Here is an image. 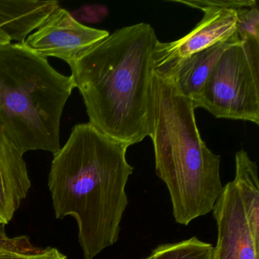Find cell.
<instances>
[{
	"label": "cell",
	"mask_w": 259,
	"mask_h": 259,
	"mask_svg": "<svg viewBox=\"0 0 259 259\" xmlns=\"http://www.w3.org/2000/svg\"><path fill=\"white\" fill-rule=\"evenodd\" d=\"M128 145L91 123L78 124L54 155L49 189L56 216L75 218L84 259H93L117 242L128 205L125 186L133 167Z\"/></svg>",
	"instance_id": "6da1fadb"
},
{
	"label": "cell",
	"mask_w": 259,
	"mask_h": 259,
	"mask_svg": "<svg viewBox=\"0 0 259 259\" xmlns=\"http://www.w3.org/2000/svg\"><path fill=\"white\" fill-rule=\"evenodd\" d=\"M157 41L149 24L124 27L69 64L89 123L128 146L151 134V55Z\"/></svg>",
	"instance_id": "7a4b0ae2"
},
{
	"label": "cell",
	"mask_w": 259,
	"mask_h": 259,
	"mask_svg": "<svg viewBox=\"0 0 259 259\" xmlns=\"http://www.w3.org/2000/svg\"><path fill=\"white\" fill-rule=\"evenodd\" d=\"M152 97L156 174L169 191L176 222L188 226L212 211L222 191L221 157L201 139L193 102L172 75L153 71Z\"/></svg>",
	"instance_id": "3957f363"
},
{
	"label": "cell",
	"mask_w": 259,
	"mask_h": 259,
	"mask_svg": "<svg viewBox=\"0 0 259 259\" xmlns=\"http://www.w3.org/2000/svg\"><path fill=\"white\" fill-rule=\"evenodd\" d=\"M75 88L72 75L25 45H0V125L22 154L60 151V120Z\"/></svg>",
	"instance_id": "277c9868"
},
{
	"label": "cell",
	"mask_w": 259,
	"mask_h": 259,
	"mask_svg": "<svg viewBox=\"0 0 259 259\" xmlns=\"http://www.w3.org/2000/svg\"><path fill=\"white\" fill-rule=\"evenodd\" d=\"M235 162L234 180L223 187L212 209L218 233L213 259H259L257 163L244 150Z\"/></svg>",
	"instance_id": "5b68a950"
},
{
	"label": "cell",
	"mask_w": 259,
	"mask_h": 259,
	"mask_svg": "<svg viewBox=\"0 0 259 259\" xmlns=\"http://www.w3.org/2000/svg\"><path fill=\"white\" fill-rule=\"evenodd\" d=\"M259 40L240 41L224 51L201 93L192 101L216 118L259 125Z\"/></svg>",
	"instance_id": "8992f818"
},
{
	"label": "cell",
	"mask_w": 259,
	"mask_h": 259,
	"mask_svg": "<svg viewBox=\"0 0 259 259\" xmlns=\"http://www.w3.org/2000/svg\"><path fill=\"white\" fill-rule=\"evenodd\" d=\"M109 34L104 30L82 25L67 10L59 7L23 45L40 57H56L69 64Z\"/></svg>",
	"instance_id": "52a82bcc"
},
{
	"label": "cell",
	"mask_w": 259,
	"mask_h": 259,
	"mask_svg": "<svg viewBox=\"0 0 259 259\" xmlns=\"http://www.w3.org/2000/svg\"><path fill=\"white\" fill-rule=\"evenodd\" d=\"M202 11L204 17L189 34L175 41L157 42L151 55L154 71L170 72L182 60L236 32L237 10L209 7Z\"/></svg>",
	"instance_id": "ba28073f"
},
{
	"label": "cell",
	"mask_w": 259,
	"mask_h": 259,
	"mask_svg": "<svg viewBox=\"0 0 259 259\" xmlns=\"http://www.w3.org/2000/svg\"><path fill=\"white\" fill-rule=\"evenodd\" d=\"M59 7L54 0H0V31L10 41L23 45Z\"/></svg>",
	"instance_id": "9c48e42d"
},
{
	"label": "cell",
	"mask_w": 259,
	"mask_h": 259,
	"mask_svg": "<svg viewBox=\"0 0 259 259\" xmlns=\"http://www.w3.org/2000/svg\"><path fill=\"white\" fill-rule=\"evenodd\" d=\"M240 41L235 32L229 38L182 60L170 72L162 74L172 75L182 93L194 101L224 51Z\"/></svg>",
	"instance_id": "30bf717a"
},
{
	"label": "cell",
	"mask_w": 259,
	"mask_h": 259,
	"mask_svg": "<svg viewBox=\"0 0 259 259\" xmlns=\"http://www.w3.org/2000/svg\"><path fill=\"white\" fill-rule=\"evenodd\" d=\"M0 169L13 207L17 210L31 188L23 154L16 148L0 125Z\"/></svg>",
	"instance_id": "8fae6325"
},
{
	"label": "cell",
	"mask_w": 259,
	"mask_h": 259,
	"mask_svg": "<svg viewBox=\"0 0 259 259\" xmlns=\"http://www.w3.org/2000/svg\"><path fill=\"white\" fill-rule=\"evenodd\" d=\"M214 247L197 237L162 244L153 250L152 259H213Z\"/></svg>",
	"instance_id": "7c38bea8"
},
{
	"label": "cell",
	"mask_w": 259,
	"mask_h": 259,
	"mask_svg": "<svg viewBox=\"0 0 259 259\" xmlns=\"http://www.w3.org/2000/svg\"><path fill=\"white\" fill-rule=\"evenodd\" d=\"M236 32L240 40H259V7L256 2L251 7L237 11Z\"/></svg>",
	"instance_id": "4fadbf2b"
},
{
	"label": "cell",
	"mask_w": 259,
	"mask_h": 259,
	"mask_svg": "<svg viewBox=\"0 0 259 259\" xmlns=\"http://www.w3.org/2000/svg\"><path fill=\"white\" fill-rule=\"evenodd\" d=\"M6 224L7 223L0 218V254L7 252L34 251L37 248L31 243L27 236L9 237L5 233Z\"/></svg>",
	"instance_id": "5bb4252c"
},
{
	"label": "cell",
	"mask_w": 259,
	"mask_h": 259,
	"mask_svg": "<svg viewBox=\"0 0 259 259\" xmlns=\"http://www.w3.org/2000/svg\"><path fill=\"white\" fill-rule=\"evenodd\" d=\"M172 2L177 4H184L188 7L192 8L199 9L202 10L203 9L218 8V9H230V10H238L239 9L245 8V7H251L254 5L257 1L255 0H204V1H183V0H175Z\"/></svg>",
	"instance_id": "9a60e30c"
},
{
	"label": "cell",
	"mask_w": 259,
	"mask_h": 259,
	"mask_svg": "<svg viewBox=\"0 0 259 259\" xmlns=\"http://www.w3.org/2000/svg\"><path fill=\"white\" fill-rule=\"evenodd\" d=\"M0 259H67L55 248H37L34 251L7 252L0 254Z\"/></svg>",
	"instance_id": "2e32d148"
},
{
	"label": "cell",
	"mask_w": 259,
	"mask_h": 259,
	"mask_svg": "<svg viewBox=\"0 0 259 259\" xmlns=\"http://www.w3.org/2000/svg\"><path fill=\"white\" fill-rule=\"evenodd\" d=\"M16 211L9 196L2 171L0 169V218L8 224Z\"/></svg>",
	"instance_id": "e0dca14e"
},
{
	"label": "cell",
	"mask_w": 259,
	"mask_h": 259,
	"mask_svg": "<svg viewBox=\"0 0 259 259\" xmlns=\"http://www.w3.org/2000/svg\"><path fill=\"white\" fill-rule=\"evenodd\" d=\"M10 43L11 41L9 37L2 31H0V45H7V44Z\"/></svg>",
	"instance_id": "ac0fdd59"
},
{
	"label": "cell",
	"mask_w": 259,
	"mask_h": 259,
	"mask_svg": "<svg viewBox=\"0 0 259 259\" xmlns=\"http://www.w3.org/2000/svg\"><path fill=\"white\" fill-rule=\"evenodd\" d=\"M143 259H152V254H150L149 256H148V257H145V258H143Z\"/></svg>",
	"instance_id": "d6986e66"
}]
</instances>
